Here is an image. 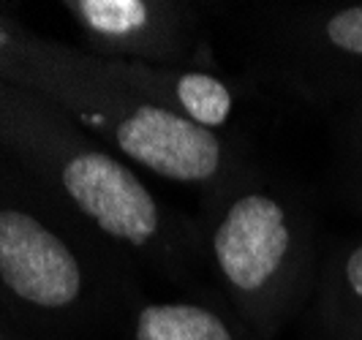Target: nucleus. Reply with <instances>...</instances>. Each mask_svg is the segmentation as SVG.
I'll return each mask as SVG.
<instances>
[{
	"mask_svg": "<svg viewBox=\"0 0 362 340\" xmlns=\"http://www.w3.org/2000/svg\"><path fill=\"white\" fill-rule=\"evenodd\" d=\"M0 153L142 272L180 291L207 288L197 218L161 201L120 156L69 115L3 79Z\"/></svg>",
	"mask_w": 362,
	"mask_h": 340,
	"instance_id": "obj_1",
	"label": "nucleus"
},
{
	"mask_svg": "<svg viewBox=\"0 0 362 340\" xmlns=\"http://www.w3.org/2000/svg\"><path fill=\"white\" fill-rule=\"evenodd\" d=\"M0 291L30 338L117 332L139 267L0 153Z\"/></svg>",
	"mask_w": 362,
	"mask_h": 340,
	"instance_id": "obj_2",
	"label": "nucleus"
},
{
	"mask_svg": "<svg viewBox=\"0 0 362 340\" xmlns=\"http://www.w3.org/2000/svg\"><path fill=\"white\" fill-rule=\"evenodd\" d=\"M216 291L262 338L303 319L319 267V221L305 188L251 161L197 215Z\"/></svg>",
	"mask_w": 362,
	"mask_h": 340,
	"instance_id": "obj_3",
	"label": "nucleus"
},
{
	"mask_svg": "<svg viewBox=\"0 0 362 340\" xmlns=\"http://www.w3.org/2000/svg\"><path fill=\"white\" fill-rule=\"evenodd\" d=\"M0 79L36 93L115 156L156 177L213 197L251 163L245 144L156 107L82 71L66 44L36 36L11 17L0 44Z\"/></svg>",
	"mask_w": 362,
	"mask_h": 340,
	"instance_id": "obj_4",
	"label": "nucleus"
},
{
	"mask_svg": "<svg viewBox=\"0 0 362 340\" xmlns=\"http://www.w3.org/2000/svg\"><path fill=\"white\" fill-rule=\"evenodd\" d=\"M245 17L262 79L316 107L362 98V3H259Z\"/></svg>",
	"mask_w": 362,
	"mask_h": 340,
	"instance_id": "obj_5",
	"label": "nucleus"
},
{
	"mask_svg": "<svg viewBox=\"0 0 362 340\" xmlns=\"http://www.w3.org/2000/svg\"><path fill=\"white\" fill-rule=\"evenodd\" d=\"M82 49L158 69L221 71L202 25V6L182 0H66Z\"/></svg>",
	"mask_w": 362,
	"mask_h": 340,
	"instance_id": "obj_6",
	"label": "nucleus"
},
{
	"mask_svg": "<svg viewBox=\"0 0 362 340\" xmlns=\"http://www.w3.org/2000/svg\"><path fill=\"white\" fill-rule=\"evenodd\" d=\"M82 71L104 79L107 85L134 93L156 107H163L197 126L223 134L232 126L243 90L237 79H229L221 71H199V69H158L145 63H123L88 54L79 47H66Z\"/></svg>",
	"mask_w": 362,
	"mask_h": 340,
	"instance_id": "obj_7",
	"label": "nucleus"
},
{
	"mask_svg": "<svg viewBox=\"0 0 362 340\" xmlns=\"http://www.w3.org/2000/svg\"><path fill=\"white\" fill-rule=\"evenodd\" d=\"M123 340H267L237 316L216 288L175 297L139 294L117 327Z\"/></svg>",
	"mask_w": 362,
	"mask_h": 340,
	"instance_id": "obj_8",
	"label": "nucleus"
},
{
	"mask_svg": "<svg viewBox=\"0 0 362 340\" xmlns=\"http://www.w3.org/2000/svg\"><path fill=\"white\" fill-rule=\"evenodd\" d=\"M303 322L305 340H362V234L325 251Z\"/></svg>",
	"mask_w": 362,
	"mask_h": 340,
	"instance_id": "obj_9",
	"label": "nucleus"
},
{
	"mask_svg": "<svg viewBox=\"0 0 362 340\" xmlns=\"http://www.w3.org/2000/svg\"><path fill=\"white\" fill-rule=\"evenodd\" d=\"M332 136V188L362 215V98L335 112Z\"/></svg>",
	"mask_w": 362,
	"mask_h": 340,
	"instance_id": "obj_10",
	"label": "nucleus"
},
{
	"mask_svg": "<svg viewBox=\"0 0 362 340\" xmlns=\"http://www.w3.org/2000/svg\"><path fill=\"white\" fill-rule=\"evenodd\" d=\"M0 327L3 329H11V332H22V335H28L25 329H22V324L17 322V316L11 313V307L6 303V297H3V291H0ZM30 338V335H28Z\"/></svg>",
	"mask_w": 362,
	"mask_h": 340,
	"instance_id": "obj_11",
	"label": "nucleus"
},
{
	"mask_svg": "<svg viewBox=\"0 0 362 340\" xmlns=\"http://www.w3.org/2000/svg\"><path fill=\"white\" fill-rule=\"evenodd\" d=\"M0 340H33V338H28V335H22V332H11V329H3V327H0Z\"/></svg>",
	"mask_w": 362,
	"mask_h": 340,
	"instance_id": "obj_12",
	"label": "nucleus"
}]
</instances>
